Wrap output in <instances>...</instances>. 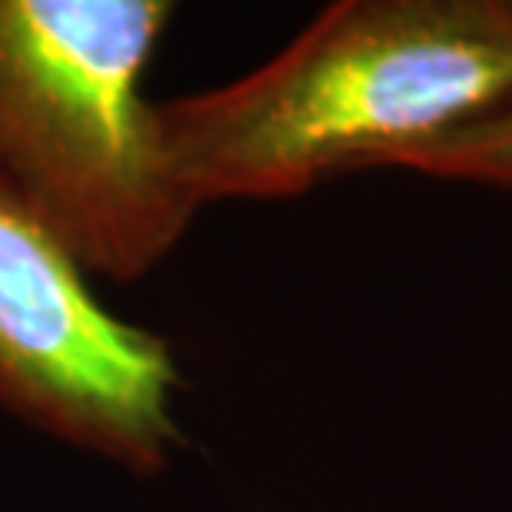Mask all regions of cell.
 I'll return each instance as SVG.
<instances>
[{"label": "cell", "mask_w": 512, "mask_h": 512, "mask_svg": "<svg viewBox=\"0 0 512 512\" xmlns=\"http://www.w3.org/2000/svg\"><path fill=\"white\" fill-rule=\"evenodd\" d=\"M409 170L446 180L512 187V104L479 124L439 140L409 163Z\"/></svg>", "instance_id": "277c9868"}, {"label": "cell", "mask_w": 512, "mask_h": 512, "mask_svg": "<svg viewBox=\"0 0 512 512\" xmlns=\"http://www.w3.org/2000/svg\"><path fill=\"white\" fill-rule=\"evenodd\" d=\"M183 376L160 333L117 316L0 177V409L133 476L183 446Z\"/></svg>", "instance_id": "3957f363"}, {"label": "cell", "mask_w": 512, "mask_h": 512, "mask_svg": "<svg viewBox=\"0 0 512 512\" xmlns=\"http://www.w3.org/2000/svg\"><path fill=\"white\" fill-rule=\"evenodd\" d=\"M170 17L167 0H0V177L90 280H143L200 213L143 90Z\"/></svg>", "instance_id": "7a4b0ae2"}, {"label": "cell", "mask_w": 512, "mask_h": 512, "mask_svg": "<svg viewBox=\"0 0 512 512\" xmlns=\"http://www.w3.org/2000/svg\"><path fill=\"white\" fill-rule=\"evenodd\" d=\"M512 104V0H340L263 67L157 104L173 183L197 203L286 200L406 167Z\"/></svg>", "instance_id": "6da1fadb"}]
</instances>
